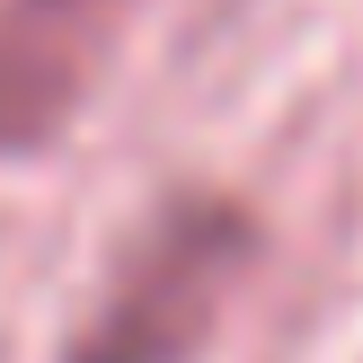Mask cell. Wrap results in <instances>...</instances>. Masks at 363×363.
I'll list each match as a JSON object with an SVG mask.
<instances>
[{
  "instance_id": "obj_1",
  "label": "cell",
  "mask_w": 363,
  "mask_h": 363,
  "mask_svg": "<svg viewBox=\"0 0 363 363\" xmlns=\"http://www.w3.org/2000/svg\"><path fill=\"white\" fill-rule=\"evenodd\" d=\"M257 266V222L230 195H169L106 266L62 363H186L222 328L240 275Z\"/></svg>"
},
{
  "instance_id": "obj_2",
  "label": "cell",
  "mask_w": 363,
  "mask_h": 363,
  "mask_svg": "<svg viewBox=\"0 0 363 363\" xmlns=\"http://www.w3.org/2000/svg\"><path fill=\"white\" fill-rule=\"evenodd\" d=\"M133 0H0V160L62 142L116 53Z\"/></svg>"
}]
</instances>
